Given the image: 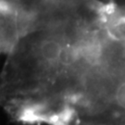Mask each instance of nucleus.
<instances>
[{"instance_id":"nucleus-3","label":"nucleus","mask_w":125,"mask_h":125,"mask_svg":"<svg viewBox=\"0 0 125 125\" xmlns=\"http://www.w3.org/2000/svg\"><path fill=\"white\" fill-rule=\"evenodd\" d=\"M101 21L108 35L125 43V0H103Z\"/></svg>"},{"instance_id":"nucleus-1","label":"nucleus","mask_w":125,"mask_h":125,"mask_svg":"<svg viewBox=\"0 0 125 125\" xmlns=\"http://www.w3.org/2000/svg\"><path fill=\"white\" fill-rule=\"evenodd\" d=\"M22 7L34 20L68 18L98 12L99 0H20Z\"/></svg>"},{"instance_id":"nucleus-2","label":"nucleus","mask_w":125,"mask_h":125,"mask_svg":"<svg viewBox=\"0 0 125 125\" xmlns=\"http://www.w3.org/2000/svg\"><path fill=\"white\" fill-rule=\"evenodd\" d=\"M32 21L20 0H0V57L7 56Z\"/></svg>"}]
</instances>
